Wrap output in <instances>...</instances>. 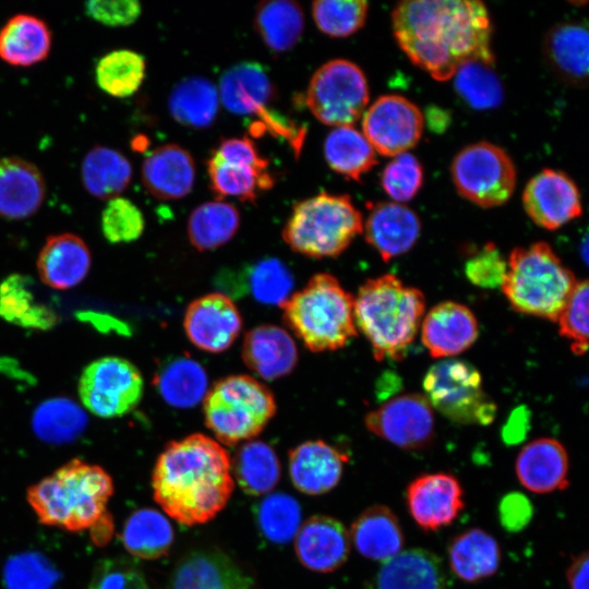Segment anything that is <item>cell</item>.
<instances>
[{"instance_id": "6da1fadb", "label": "cell", "mask_w": 589, "mask_h": 589, "mask_svg": "<svg viewBox=\"0 0 589 589\" xmlns=\"http://www.w3.org/2000/svg\"><path fill=\"white\" fill-rule=\"evenodd\" d=\"M394 36L407 57L437 81H446L466 62L493 65L492 26L477 0H413L392 12Z\"/></svg>"}, {"instance_id": "7a4b0ae2", "label": "cell", "mask_w": 589, "mask_h": 589, "mask_svg": "<svg viewBox=\"0 0 589 589\" xmlns=\"http://www.w3.org/2000/svg\"><path fill=\"white\" fill-rule=\"evenodd\" d=\"M228 452L215 440L194 433L170 442L152 476L155 501L184 526L213 519L235 488Z\"/></svg>"}, {"instance_id": "3957f363", "label": "cell", "mask_w": 589, "mask_h": 589, "mask_svg": "<svg viewBox=\"0 0 589 589\" xmlns=\"http://www.w3.org/2000/svg\"><path fill=\"white\" fill-rule=\"evenodd\" d=\"M425 309L423 293L395 275L366 280L353 298L356 327L376 360H400L412 344Z\"/></svg>"}, {"instance_id": "277c9868", "label": "cell", "mask_w": 589, "mask_h": 589, "mask_svg": "<svg viewBox=\"0 0 589 589\" xmlns=\"http://www.w3.org/2000/svg\"><path fill=\"white\" fill-rule=\"evenodd\" d=\"M112 493L101 467L73 459L31 486L27 500L41 524L81 531L111 521L106 506Z\"/></svg>"}, {"instance_id": "5b68a950", "label": "cell", "mask_w": 589, "mask_h": 589, "mask_svg": "<svg viewBox=\"0 0 589 589\" xmlns=\"http://www.w3.org/2000/svg\"><path fill=\"white\" fill-rule=\"evenodd\" d=\"M283 310L286 324L311 351L337 350L357 336L353 297L329 274L314 275Z\"/></svg>"}, {"instance_id": "8992f818", "label": "cell", "mask_w": 589, "mask_h": 589, "mask_svg": "<svg viewBox=\"0 0 589 589\" xmlns=\"http://www.w3.org/2000/svg\"><path fill=\"white\" fill-rule=\"evenodd\" d=\"M577 280L545 242L512 251L502 290L522 314L556 321Z\"/></svg>"}, {"instance_id": "52a82bcc", "label": "cell", "mask_w": 589, "mask_h": 589, "mask_svg": "<svg viewBox=\"0 0 589 589\" xmlns=\"http://www.w3.org/2000/svg\"><path fill=\"white\" fill-rule=\"evenodd\" d=\"M362 231V215L351 199L323 192L293 206L283 239L292 251L308 257H336Z\"/></svg>"}, {"instance_id": "ba28073f", "label": "cell", "mask_w": 589, "mask_h": 589, "mask_svg": "<svg viewBox=\"0 0 589 589\" xmlns=\"http://www.w3.org/2000/svg\"><path fill=\"white\" fill-rule=\"evenodd\" d=\"M206 426L218 442L236 445L259 435L276 412L267 386L250 375L219 380L204 398Z\"/></svg>"}, {"instance_id": "9c48e42d", "label": "cell", "mask_w": 589, "mask_h": 589, "mask_svg": "<svg viewBox=\"0 0 589 589\" xmlns=\"http://www.w3.org/2000/svg\"><path fill=\"white\" fill-rule=\"evenodd\" d=\"M423 389L430 405L459 424H490L496 406L482 388L480 372L456 359L433 364L424 375Z\"/></svg>"}, {"instance_id": "30bf717a", "label": "cell", "mask_w": 589, "mask_h": 589, "mask_svg": "<svg viewBox=\"0 0 589 589\" xmlns=\"http://www.w3.org/2000/svg\"><path fill=\"white\" fill-rule=\"evenodd\" d=\"M453 182L468 201L481 207L504 204L516 187V168L509 155L490 142L464 147L450 166Z\"/></svg>"}, {"instance_id": "8fae6325", "label": "cell", "mask_w": 589, "mask_h": 589, "mask_svg": "<svg viewBox=\"0 0 589 589\" xmlns=\"http://www.w3.org/2000/svg\"><path fill=\"white\" fill-rule=\"evenodd\" d=\"M305 101L320 122L335 128L351 125L369 103L366 77L349 60H330L312 75Z\"/></svg>"}, {"instance_id": "7c38bea8", "label": "cell", "mask_w": 589, "mask_h": 589, "mask_svg": "<svg viewBox=\"0 0 589 589\" xmlns=\"http://www.w3.org/2000/svg\"><path fill=\"white\" fill-rule=\"evenodd\" d=\"M137 368L119 357H105L88 364L79 381L84 407L100 418L121 417L133 410L143 395Z\"/></svg>"}, {"instance_id": "4fadbf2b", "label": "cell", "mask_w": 589, "mask_h": 589, "mask_svg": "<svg viewBox=\"0 0 589 589\" xmlns=\"http://www.w3.org/2000/svg\"><path fill=\"white\" fill-rule=\"evenodd\" d=\"M423 121L421 110L409 99L400 95H383L364 111L363 135L375 152L396 156L419 142Z\"/></svg>"}, {"instance_id": "5bb4252c", "label": "cell", "mask_w": 589, "mask_h": 589, "mask_svg": "<svg viewBox=\"0 0 589 589\" xmlns=\"http://www.w3.org/2000/svg\"><path fill=\"white\" fill-rule=\"evenodd\" d=\"M374 435L404 449H421L434 437L431 405L420 394L399 395L386 401L364 418Z\"/></svg>"}, {"instance_id": "9a60e30c", "label": "cell", "mask_w": 589, "mask_h": 589, "mask_svg": "<svg viewBox=\"0 0 589 589\" xmlns=\"http://www.w3.org/2000/svg\"><path fill=\"white\" fill-rule=\"evenodd\" d=\"M522 204L531 220L555 230L582 214L576 183L564 172L543 169L532 177L522 193Z\"/></svg>"}, {"instance_id": "2e32d148", "label": "cell", "mask_w": 589, "mask_h": 589, "mask_svg": "<svg viewBox=\"0 0 589 589\" xmlns=\"http://www.w3.org/2000/svg\"><path fill=\"white\" fill-rule=\"evenodd\" d=\"M242 325L240 311L223 292L207 293L193 300L183 318L189 340L207 352L227 350L238 338Z\"/></svg>"}, {"instance_id": "e0dca14e", "label": "cell", "mask_w": 589, "mask_h": 589, "mask_svg": "<svg viewBox=\"0 0 589 589\" xmlns=\"http://www.w3.org/2000/svg\"><path fill=\"white\" fill-rule=\"evenodd\" d=\"M406 502L410 516L425 532L449 526L465 507L460 482L447 472L424 473L412 480Z\"/></svg>"}, {"instance_id": "ac0fdd59", "label": "cell", "mask_w": 589, "mask_h": 589, "mask_svg": "<svg viewBox=\"0 0 589 589\" xmlns=\"http://www.w3.org/2000/svg\"><path fill=\"white\" fill-rule=\"evenodd\" d=\"M169 589H257L254 579L226 553L196 550L176 566Z\"/></svg>"}, {"instance_id": "d6986e66", "label": "cell", "mask_w": 589, "mask_h": 589, "mask_svg": "<svg viewBox=\"0 0 589 589\" xmlns=\"http://www.w3.org/2000/svg\"><path fill=\"white\" fill-rule=\"evenodd\" d=\"M350 543L346 527L325 515L306 519L294 537L298 560L317 573H330L342 566L349 556Z\"/></svg>"}, {"instance_id": "ffe728a7", "label": "cell", "mask_w": 589, "mask_h": 589, "mask_svg": "<svg viewBox=\"0 0 589 589\" xmlns=\"http://www.w3.org/2000/svg\"><path fill=\"white\" fill-rule=\"evenodd\" d=\"M421 223L408 206L378 202L371 206L363 231L366 242L384 262L408 252L420 237Z\"/></svg>"}, {"instance_id": "44dd1931", "label": "cell", "mask_w": 589, "mask_h": 589, "mask_svg": "<svg viewBox=\"0 0 589 589\" xmlns=\"http://www.w3.org/2000/svg\"><path fill=\"white\" fill-rule=\"evenodd\" d=\"M478 322L464 304H436L422 322V344L434 358L453 357L467 350L478 338Z\"/></svg>"}, {"instance_id": "7402d4cb", "label": "cell", "mask_w": 589, "mask_h": 589, "mask_svg": "<svg viewBox=\"0 0 589 589\" xmlns=\"http://www.w3.org/2000/svg\"><path fill=\"white\" fill-rule=\"evenodd\" d=\"M347 460L344 453L324 441L301 443L288 455L291 482L304 494H324L339 483Z\"/></svg>"}, {"instance_id": "603a6c76", "label": "cell", "mask_w": 589, "mask_h": 589, "mask_svg": "<svg viewBox=\"0 0 589 589\" xmlns=\"http://www.w3.org/2000/svg\"><path fill=\"white\" fill-rule=\"evenodd\" d=\"M569 460L565 447L551 437H541L519 452L515 471L519 482L533 493L565 490L568 484Z\"/></svg>"}, {"instance_id": "cb8c5ba5", "label": "cell", "mask_w": 589, "mask_h": 589, "mask_svg": "<svg viewBox=\"0 0 589 589\" xmlns=\"http://www.w3.org/2000/svg\"><path fill=\"white\" fill-rule=\"evenodd\" d=\"M41 171L20 157L0 159V217L11 220L34 215L46 197Z\"/></svg>"}, {"instance_id": "d4e9b609", "label": "cell", "mask_w": 589, "mask_h": 589, "mask_svg": "<svg viewBox=\"0 0 589 589\" xmlns=\"http://www.w3.org/2000/svg\"><path fill=\"white\" fill-rule=\"evenodd\" d=\"M141 176L144 187L154 197L179 200L188 195L194 185V159L183 147L166 144L144 159Z\"/></svg>"}, {"instance_id": "484cf974", "label": "cell", "mask_w": 589, "mask_h": 589, "mask_svg": "<svg viewBox=\"0 0 589 589\" xmlns=\"http://www.w3.org/2000/svg\"><path fill=\"white\" fill-rule=\"evenodd\" d=\"M368 589H447V580L436 554L410 549L382 563Z\"/></svg>"}, {"instance_id": "4316f807", "label": "cell", "mask_w": 589, "mask_h": 589, "mask_svg": "<svg viewBox=\"0 0 589 589\" xmlns=\"http://www.w3.org/2000/svg\"><path fill=\"white\" fill-rule=\"evenodd\" d=\"M242 359L256 375L272 381L288 375L294 369L298 350L284 328L264 324L245 334Z\"/></svg>"}, {"instance_id": "83f0119b", "label": "cell", "mask_w": 589, "mask_h": 589, "mask_svg": "<svg viewBox=\"0 0 589 589\" xmlns=\"http://www.w3.org/2000/svg\"><path fill=\"white\" fill-rule=\"evenodd\" d=\"M91 252L82 238L73 233L49 237L41 248L37 268L44 284L55 289L77 286L91 268Z\"/></svg>"}, {"instance_id": "f1b7e54d", "label": "cell", "mask_w": 589, "mask_h": 589, "mask_svg": "<svg viewBox=\"0 0 589 589\" xmlns=\"http://www.w3.org/2000/svg\"><path fill=\"white\" fill-rule=\"evenodd\" d=\"M217 91L225 108L236 115L263 117L276 96L272 80L256 62L238 63L225 71Z\"/></svg>"}, {"instance_id": "f546056e", "label": "cell", "mask_w": 589, "mask_h": 589, "mask_svg": "<svg viewBox=\"0 0 589 589\" xmlns=\"http://www.w3.org/2000/svg\"><path fill=\"white\" fill-rule=\"evenodd\" d=\"M349 537L362 556L382 563L399 554L405 543L398 518L385 505L363 510L352 522Z\"/></svg>"}, {"instance_id": "4dcf8cb0", "label": "cell", "mask_w": 589, "mask_h": 589, "mask_svg": "<svg viewBox=\"0 0 589 589\" xmlns=\"http://www.w3.org/2000/svg\"><path fill=\"white\" fill-rule=\"evenodd\" d=\"M52 46V33L40 17L20 13L0 29V58L15 67H31L45 60Z\"/></svg>"}, {"instance_id": "1f68e13d", "label": "cell", "mask_w": 589, "mask_h": 589, "mask_svg": "<svg viewBox=\"0 0 589 589\" xmlns=\"http://www.w3.org/2000/svg\"><path fill=\"white\" fill-rule=\"evenodd\" d=\"M452 572L466 582L493 576L501 563V548L486 531L472 528L456 536L448 546Z\"/></svg>"}, {"instance_id": "d6a6232c", "label": "cell", "mask_w": 589, "mask_h": 589, "mask_svg": "<svg viewBox=\"0 0 589 589\" xmlns=\"http://www.w3.org/2000/svg\"><path fill=\"white\" fill-rule=\"evenodd\" d=\"M589 35L586 25L561 23L545 36L544 52L553 69L566 81L581 84L588 75Z\"/></svg>"}, {"instance_id": "836d02e7", "label": "cell", "mask_w": 589, "mask_h": 589, "mask_svg": "<svg viewBox=\"0 0 589 589\" xmlns=\"http://www.w3.org/2000/svg\"><path fill=\"white\" fill-rule=\"evenodd\" d=\"M132 165L120 152L97 145L85 155L81 175L85 190L100 200L120 196L132 180Z\"/></svg>"}, {"instance_id": "e575fe53", "label": "cell", "mask_w": 589, "mask_h": 589, "mask_svg": "<svg viewBox=\"0 0 589 589\" xmlns=\"http://www.w3.org/2000/svg\"><path fill=\"white\" fill-rule=\"evenodd\" d=\"M254 27L273 52H285L301 38L304 13L296 1H263L259 3L254 14Z\"/></svg>"}, {"instance_id": "d590c367", "label": "cell", "mask_w": 589, "mask_h": 589, "mask_svg": "<svg viewBox=\"0 0 589 589\" xmlns=\"http://www.w3.org/2000/svg\"><path fill=\"white\" fill-rule=\"evenodd\" d=\"M219 95L216 86L202 76L181 80L169 96V110L180 124L192 129L209 127L218 112Z\"/></svg>"}, {"instance_id": "8d00e7d4", "label": "cell", "mask_w": 589, "mask_h": 589, "mask_svg": "<svg viewBox=\"0 0 589 589\" xmlns=\"http://www.w3.org/2000/svg\"><path fill=\"white\" fill-rule=\"evenodd\" d=\"M0 316L11 324L40 330L57 323L56 312L37 300L31 280L22 275H11L1 283Z\"/></svg>"}, {"instance_id": "74e56055", "label": "cell", "mask_w": 589, "mask_h": 589, "mask_svg": "<svg viewBox=\"0 0 589 589\" xmlns=\"http://www.w3.org/2000/svg\"><path fill=\"white\" fill-rule=\"evenodd\" d=\"M240 227L238 208L221 200L195 207L188 219L190 243L199 251L217 249L229 242Z\"/></svg>"}, {"instance_id": "f35d334b", "label": "cell", "mask_w": 589, "mask_h": 589, "mask_svg": "<svg viewBox=\"0 0 589 589\" xmlns=\"http://www.w3.org/2000/svg\"><path fill=\"white\" fill-rule=\"evenodd\" d=\"M324 156L335 172L356 181L376 165L374 148L352 125L336 127L327 134Z\"/></svg>"}, {"instance_id": "ab89813d", "label": "cell", "mask_w": 589, "mask_h": 589, "mask_svg": "<svg viewBox=\"0 0 589 589\" xmlns=\"http://www.w3.org/2000/svg\"><path fill=\"white\" fill-rule=\"evenodd\" d=\"M207 375L203 366L189 357H178L166 363L155 378L163 399L176 408H191L207 394Z\"/></svg>"}, {"instance_id": "60d3db41", "label": "cell", "mask_w": 589, "mask_h": 589, "mask_svg": "<svg viewBox=\"0 0 589 589\" xmlns=\"http://www.w3.org/2000/svg\"><path fill=\"white\" fill-rule=\"evenodd\" d=\"M121 538L133 556L156 560L169 552L173 542V529L169 520L156 509L141 508L128 518Z\"/></svg>"}, {"instance_id": "b9f144b4", "label": "cell", "mask_w": 589, "mask_h": 589, "mask_svg": "<svg viewBox=\"0 0 589 589\" xmlns=\"http://www.w3.org/2000/svg\"><path fill=\"white\" fill-rule=\"evenodd\" d=\"M233 472L247 494L262 495L277 485L281 469L275 450L268 444L249 441L235 455Z\"/></svg>"}, {"instance_id": "7bdbcfd3", "label": "cell", "mask_w": 589, "mask_h": 589, "mask_svg": "<svg viewBox=\"0 0 589 589\" xmlns=\"http://www.w3.org/2000/svg\"><path fill=\"white\" fill-rule=\"evenodd\" d=\"M207 170L211 189L218 199L235 196L244 202H253L257 191L268 190L274 185L268 169L229 163L214 154L207 160Z\"/></svg>"}, {"instance_id": "ee69618b", "label": "cell", "mask_w": 589, "mask_h": 589, "mask_svg": "<svg viewBox=\"0 0 589 589\" xmlns=\"http://www.w3.org/2000/svg\"><path fill=\"white\" fill-rule=\"evenodd\" d=\"M87 423L83 409L64 397L41 402L33 414L32 425L36 435L51 444H62L77 437Z\"/></svg>"}, {"instance_id": "f6af8a7d", "label": "cell", "mask_w": 589, "mask_h": 589, "mask_svg": "<svg viewBox=\"0 0 589 589\" xmlns=\"http://www.w3.org/2000/svg\"><path fill=\"white\" fill-rule=\"evenodd\" d=\"M146 71L144 57L130 49H117L103 56L95 70L100 89L113 97H128L141 86Z\"/></svg>"}, {"instance_id": "bcb514c9", "label": "cell", "mask_w": 589, "mask_h": 589, "mask_svg": "<svg viewBox=\"0 0 589 589\" xmlns=\"http://www.w3.org/2000/svg\"><path fill=\"white\" fill-rule=\"evenodd\" d=\"M259 530L268 541L285 544L291 541L301 526V507L286 493H273L255 507Z\"/></svg>"}, {"instance_id": "7dc6e473", "label": "cell", "mask_w": 589, "mask_h": 589, "mask_svg": "<svg viewBox=\"0 0 589 589\" xmlns=\"http://www.w3.org/2000/svg\"><path fill=\"white\" fill-rule=\"evenodd\" d=\"M491 67L482 61H469L453 76L459 96L476 109H490L502 103V83Z\"/></svg>"}, {"instance_id": "c3c4849f", "label": "cell", "mask_w": 589, "mask_h": 589, "mask_svg": "<svg viewBox=\"0 0 589 589\" xmlns=\"http://www.w3.org/2000/svg\"><path fill=\"white\" fill-rule=\"evenodd\" d=\"M369 4L363 0H317L312 16L317 28L330 37H347L365 23Z\"/></svg>"}, {"instance_id": "681fc988", "label": "cell", "mask_w": 589, "mask_h": 589, "mask_svg": "<svg viewBox=\"0 0 589 589\" xmlns=\"http://www.w3.org/2000/svg\"><path fill=\"white\" fill-rule=\"evenodd\" d=\"M248 287L259 302L283 306L291 296L293 277L279 260L266 259L250 268Z\"/></svg>"}, {"instance_id": "f907efd6", "label": "cell", "mask_w": 589, "mask_h": 589, "mask_svg": "<svg viewBox=\"0 0 589 589\" xmlns=\"http://www.w3.org/2000/svg\"><path fill=\"white\" fill-rule=\"evenodd\" d=\"M144 226V216L132 201L121 195L107 201L101 213V231L110 243L135 241Z\"/></svg>"}, {"instance_id": "816d5d0a", "label": "cell", "mask_w": 589, "mask_h": 589, "mask_svg": "<svg viewBox=\"0 0 589 589\" xmlns=\"http://www.w3.org/2000/svg\"><path fill=\"white\" fill-rule=\"evenodd\" d=\"M422 183V165L408 152L394 156L381 176L382 188L396 203L410 201L419 192Z\"/></svg>"}, {"instance_id": "f5cc1de1", "label": "cell", "mask_w": 589, "mask_h": 589, "mask_svg": "<svg viewBox=\"0 0 589 589\" xmlns=\"http://www.w3.org/2000/svg\"><path fill=\"white\" fill-rule=\"evenodd\" d=\"M57 572L40 554L23 553L10 558L4 567L8 589H51Z\"/></svg>"}, {"instance_id": "db71d44e", "label": "cell", "mask_w": 589, "mask_h": 589, "mask_svg": "<svg viewBox=\"0 0 589 589\" xmlns=\"http://www.w3.org/2000/svg\"><path fill=\"white\" fill-rule=\"evenodd\" d=\"M588 281H577L557 317L560 334L570 341L572 351L582 356L588 348Z\"/></svg>"}, {"instance_id": "11a10c76", "label": "cell", "mask_w": 589, "mask_h": 589, "mask_svg": "<svg viewBox=\"0 0 589 589\" xmlns=\"http://www.w3.org/2000/svg\"><path fill=\"white\" fill-rule=\"evenodd\" d=\"M88 589H151V587L134 562L124 557H113L98 563Z\"/></svg>"}, {"instance_id": "9f6ffc18", "label": "cell", "mask_w": 589, "mask_h": 589, "mask_svg": "<svg viewBox=\"0 0 589 589\" xmlns=\"http://www.w3.org/2000/svg\"><path fill=\"white\" fill-rule=\"evenodd\" d=\"M507 272V263L492 242L484 244L465 265L469 281L480 288L501 287Z\"/></svg>"}, {"instance_id": "6f0895ef", "label": "cell", "mask_w": 589, "mask_h": 589, "mask_svg": "<svg viewBox=\"0 0 589 589\" xmlns=\"http://www.w3.org/2000/svg\"><path fill=\"white\" fill-rule=\"evenodd\" d=\"M85 11L95 21L107 26H127L137 20L142 12L135 0H92L85 3Z\"/></svg>"}, {"instance_id": "680465c9", "label": "cell", "mask_w": 589, "mask_h": 589, "mask_svg": "<svg viewBox=\"0 0 589 589\" xmlns=\"http://www.w3.org/2000/svg\"><path fill=\"white\" fill-rule=\"evenodd\" d=\"M213 154L229 163L268 169V160L260 155L255 144L248 136L224 139Z\"/></svg>"}, {"instance_id": "91938a15", "label": "cell", "mask_w": 589, "mask_h": 589, "mask_svg": "<svg viewBox=\"0 0 589 589\" xmlns=\"http://www.w3.org/2000/svg\"><path fill=\"white\" fill-rule=\"evenodd\" d=\"M498 510L501 524L512 532L521 530L532 516V506L529 500L519 493L504 496Z\"/></svg>"}, {"instance_id": "94428289", "label": "cell", "mask_w": 589, "mask_h": 589, "mask_svg": "<svg viewBox=\"0 0 589 589\" xmlns=\"http://www.w3.org/2000/svg\"><path fill=\"white\" fill-rule=\"evenodd\" d=\"M588 562L589 555L587 551L573 557L566 570L569 589H588Z\"/></svg>"}, {"instance_id": "6125c7cd", "label": "cell", "mask_w": 589, "mask_h": 589, "mask_svg": "<svg viewBox=\"0 0 589 589\" xmlns=\"http://www.w3.org/2000/svg\"><path fill=\"white\" fill-rule=\"evenodd\" d=\"M0 371H11L15 373L16 371H19V368L17 365H14V362L12 360L0 358Z\"/></svg>"}]
</instances>
